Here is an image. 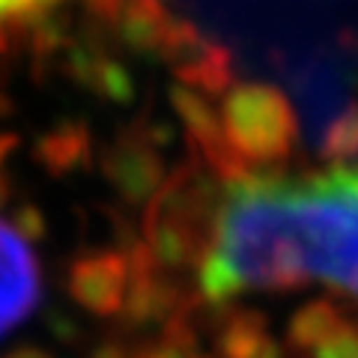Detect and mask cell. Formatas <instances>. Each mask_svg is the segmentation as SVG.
Here are the masks:
<instances>
[{"instance_id":"6da1fadb","label":"cell","mask_w":358,"mask_h":358,"mask_svg":"<svg viewBox=\"0 0 358 358\" xmlns=\"http://www.w3.org/2000/svg\"><path fill=\"white\" fill-rule=\"evenodd\" d=\"M200 284L218 301L308 284L358 301V162L299 179L233 176L215 212Z\"/></svg>"},{"instance_id":"277c9868","label":"cell","mask_w":358,"mask_h":358,"mask_svg":"<svg viewBox=\"0 0 358 358\" xmlns=\"http://www.w3.org/2000/svg\"><path fill=\"white\" fill-rule=\"evenodd\" d=\"M320 338V358H358V331L343 322H329L322 331H317Z\"/></svg>"},{"instance_id":"5b68a950","label":"cell","mask_w":358,"mask_h":358,"mask_svg":"<svg viewBox=\"0 0 358 358\" xmlns=\"http://www.w3.org/2000/svg\"><path fill=\"white\" fill-rule=\"evenodd\" d=\"M48 3L51 0H0V27L39 13V9H45Z\"/></svg>"},{"instance_id":"7a4b0ae2","label":"cell","mask_w":358,"mask_h":358,"mask_svg":"<svg viewBox=\"0 0 358 358\" xmlns=\"http://www.w3.org/2000/svg\"><path fill=\"white\" fill-rule=\"evenodd\" d=\"M39 289V263L30 242L6 218H0V341L36 310Z\"/></svg>"},{"instance_id":"3957f363","label":"cell","mask_w":358,"mask_h":358,"mask_svg":"<svg viewBox=\"0 0 358 358\" xmlns=\"http://www.w3.org/2000/svg\"><path fill=\"white\" fill-rule=\"evenodd\" d=\"M320 152L334 164L358 162V102L343 105L320 134Z\"/></svg>"}]
</instances>
